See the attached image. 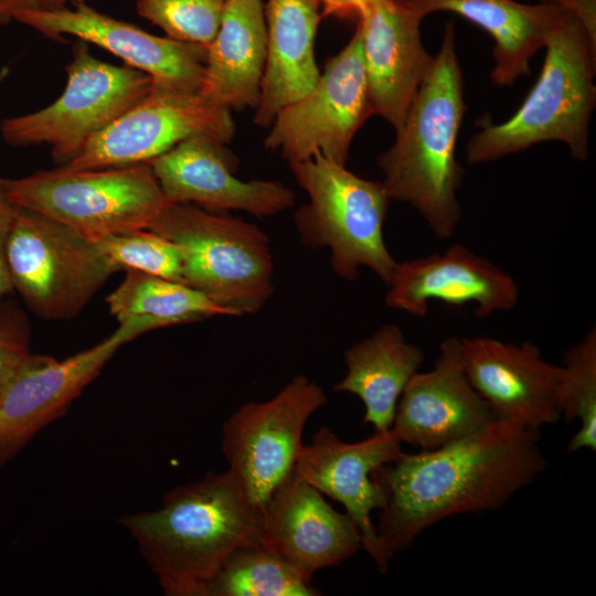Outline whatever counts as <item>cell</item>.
Segmentation results:
<instances>
[{"mask_svg": "<svg viewBox=\"0 0 596 596\" xmlns=\"http://www.w3.org/2000/svg\"><path fill=\"white\" fill-rule=\"evenodd\" d=\"M547 467L540 430L499 421L433 450L402 453L372 475L385 494L381 543L393 556L447 518L500 508Z\"/></svg>", "mask_w": 596, "mask_h": 596, "instance_id": "obj_1", "label": "cell"}, {"mask_svg": "<svg viewBox=\"0 0 596 596\" xmlns=\"http://www.w3.org/2000/svg\"><path fill=\"white\" fill-rule=\"evenodd\" d=\"M167 596H203L207 583L237 549L260 543L263 510L230 471L166 493L162 505L123 517Z\"/></svg>", "mask_w": 596, "mask_h": 596, "instance_id": "obj_2", "label": "cell"}, {"mask_svg": "<svg viewBox=\"0 0 596 596\" xmlns=\"http://www.w3.org/2000/svg\"><path fill=\"white\" fill-rule=\"evenodd\" d=\"M465 110L455 24L448 21L402 128L376 159L389 198L417 210L440 240L450 238L461 219L457 192L464 169L455 149Z\"/></svg>", "mask_w": 596, "mask_h": 596, "instance_id": "obj_3", "label": "cell"}, {"mask_svg": "<svg viewBox=\"0 0 596 596\" xmlns=\"http://www.w3.org/2000/svg\"><path fill=\"white\" fill-rule=\"evenodd\" d=\"M541 74L520 108L494 124L485 114L466 146V161L498 160L543 141H562L572 158L588 157V130L596 105V40L582 21L564 11L545 39Z\"/></svg>", "mask_w": 596, "mask_h": 596, "instance_id": "obj_4", "label": "cell"}, {"mask_svg": "<svg viewBox=\"0 0 596 596\" xmlns=\"http://www.w3.org/2000/svg\"><path fill=\"white\" fill-rule=\"evenodd\" d=\"M147 230L180 249L182 283L231 316L256 313L272 297L270 242L257 225L191 203L169 202Z\"/></svg>", "mask_w": 596, "mask_h": 596, "instance_id": "obj_5", "label": "cell"}, {"mask_svg": "<svg viewBox=\"0 0 596 596\" xmlns=\"http://www.w3.org/2000/svg\"><path fill=\"white\" fill-rule=\"evenodd\" d=\"M288 164L309 198L294 216L300 240L329 248L339 277L353 281L359 268L366 267L387 286L396 262L383 238L391 201L383 183L363 179L320 152Z\"/></svg>", "mask_w": 596, "mask_h": 596, "instance_id": "obj_6", "label": "cell"}, {"mask_svg": "<svg viewBox=\"0 0 596 596\" xmlns=\"http://www.w3.org/2000/svg\"><path fill=\"white\" fill-rule=\"evenodd\" d=\"M0 185L18 207L50 216L89 240L147 230L169 203L149 162L102 169L58 168Z\"/></svg>", "mask_w": 596, "mask_h": 596, "instance_id": "obj_7", "label": "cell"}, {"mask_svg": "<svg viewBox=\"0 0 596 596\" xmlns=\"http://www.w3.org/2000/svg\"><path fill=\"white\" fill-rule=\"evenodd\" d=\"M6 255L13 289L46 320L75 317L117 272L88 237L18 206Z\"/></svg>", "mask_w": 596, "mask_h": 596, "instance_id": "obj_8", "label": "cell"}, {"mask_svg": "<svg viewBox=\"0 0 596 596\" xmlns=\"http://www.w3.org/2000/svg\"><path fill=\"white\" fill-rule=\"evenodd\" d=\"M65 70L67 83L56 100L40 110L6 118L0 127L9 145L46 143L53 158L64 164L152 89L148 74L97 60L82 40L74 44Z\"/></svg>", "mask_w": 596, "mask_h": 596, "instance_id": "obj_9", "label": "cell"}, {"mask_svg": "<svg viewBox=\"0 0 596 596\" xmlns=\"http://www.w3.org/2000/svg\"><path fill=\"white\" fill-rule=\"evenodd\" d=\"M327 403L321 386L294 376L266 402H248L224 422L222 450L249 500L264 509L294 469L308 418Z\"/></svg>", "mask_w": 596, "mask_h": 596, "instance_id": "obj_10", "label": "cell"}, {"mask_svg": "<svg viewBox=\"0 0 596 596\" xmlns=\"http://www.w3.org/2000/svg\"><path fill=\"white\" fill-rule=\"evenodd\" d=\"M371 117L358 29L331 56L313 88L284 107L269 126L264 147L288 162L320 152L345 166L356 131Z\"/></svg>", "mask_w": 596, "mask_h": 596, "instance_id": "obj_11", "label": "cell"}, {"mask_svg": "<svg viewBox=\"0 0 596 596\" xmlns=\"http://www.w3.org/2000/svg\"><path fill=\"white\" fill-rule=\"evenodd\" d=\"M235 129L231 110L209 104L199 93L152 85L145 98L95 135L63 168L86 170L151 162L191 138L227 145Z\"/></svg>", "mask_w": 596, "mask_h": 596, "instance_id": "obj_12", "label": "cell"}, {"mask_svg": "<svg viewBox=\"0 0 596 596\" xmlns=\"http://www.w3.org/2000/svg\"><path fill=\"white\" fill-rule=\"evenodd\" d=\"M15 21L47 38L73 35L94 43L121 58L127 66L152 78L153 87L196 94L200 92L207 47L170 36H157L130 23L114 19L76 1L52 10L28 11Z\"/></svg>", "mask_w": 596, "mask_h": 596, "instance_id": "obj_13", "label": "cell"}, {"mask_svg": "<svg viewBox=\"0 0 596 596\" xmlns=\"http://www.w3.org/2000/svg\"><path fill=\"white\" fill-rule=\"evenodd\" d=\"M136 337L119 324L97 344L64 360L32 354L0 394V465L64 415L116 351Z\"/></svg>", "mask_w": 596, "mask_h": 596, "instance_id": "obj_14", "label": "cell"}, {"mask_svg": "<svg viewBox=\"0 0 596 596\" xmlns=\"http://www.w3.org/2000/svg\"><path fill=\"white\" fill-rule=\"evenodd\" d=\"M402 443L391 428L358 441L344 443L322 426L311 443L301 445L295 461L296 472L321 493L340 502L356 523L362 549L384 574L392 555L384 549L371 513L385 501L373 472L403 453Z\"/></svg>", "mask_w": 596, "mask_h": 596, "instance_id": "obj_15", "label": "cell"}, {"mask_svg": "<svg viewBox=\"0 0 596 596\" xmlns=\"http://www.w3.org/2000/svg\"><path fill=\"white\" fill-rule=\"evenodd\" d=\"M466 375L496 421L540 430L561 416L562 365L543 359L532 342L460 338Z\"/></svg>", "mask_w": 596, "mask_h": 596, "instance_id": "obj_16", "label": "cell"}, {"mask_svg": "<svg viewBox=\"0 0 596 596\" xmlns=\"http://www.w3.org/2000/svg\"><path fill=\"white\" fill-rule=\"evenodd\" d=\"M370 115L398 131L434 56L409 0H366L358 15Z\"/></svg>", "mask_w": 596, "mask_h": 596, "instance_id": "obj_17", "label": "cell"}, {"mask_svg": "<svg viewBox=\"0 0 596 596\" xmlns=\"http://www.w3.org/2000/svg\"><path fill=\"white\" fill-rule=\"evenodd\" d=\"M226 145L191 138L149 162L169 202L191 203L212 213L244 211L273 216L294 206L291 189L278 181H243L238 160Z\"/></svg>", "mask_w": 596, "mask_h": 596, "instance_id": "obj_18", "label": "cell"}, {"mask_svg": "<svg viewBox=\"0 0 596 596\" xmlns=\"http://www.w3.org/2000/svg\"><path fill=\"white\" fill-rule=\"evenodd\" d=\"M260 544L307 581L362 549L353 519L328 504L295 468L277 485L263 509Z\"/></svg>", "mask_w": 596, "mask_h": 596, "instance_id": "obj_19", "label": "cell"}, {"mask_svg": "<svg viewBox=\"0 0 596 596\" xmlns=\"http://www.w3.org/2000/svg\"><path fill=\"white\" fill-rule=\"evenodd\" d=\"M496 418L470 384L460 338L439 345L434 368L416 372L402 392L392 429L401 443L433 450L472 435Z\"/></svg>", "mask_w": 596, "mask_h": 596, "instance_id": "obj_20", "label": "cell"}, {"mask_svg": "<svg viewBox=\"0 0 596 596\" xmlns=\"http://www.w3.org/2000/svg\"><path fill=\"white\" fill-rule=\"evenodd\" d=\"M519 296V286L509 274L462 244H454L444 253L396 263L384 300L389 308L416 317L427 315L430 300L473 304V315L485 319L512 310Z\"/></svg>", "mask_w": 596, "mask_h": 596, "instance_id": "obj_21", "label": "cell"}, {"mask_svg": "<svg viewBox=\"0 0 596 596\" xmlns=\"http://www.w3.org/2000/svg\"><path fill=\"white\" fill-rule=\"evenodd\" d=\"M321 14L316 0H268L266 61L253 123L268 128L287 105L309 93L320 71L315 39Z\"/></svg>", "mask_w": 596, "mask_h": 596, "instance_id": "obj_22", "label": "cell"}, {"mask_svg": "<svg viewBox=\"0 0 596 596\" xmlns=\"http://www.w3.org/2000/svg\"><path fill=\"white\" fill-rule=\"evenodd\" d=\"M267 29L260 0H226L207 46L199 95L228 110L256 108L266 61Z\"/></svg>", "mask_w": 596, "mask_h": 596, "instance_id": "obj_23", "label": "cell"}, {"mask_svg": "<svg viewBox=\"0 0 596 596\" xmlns=\"http://www.w3.org/2000/svg\"><path fill=\"white\" fill-rule=\"evenodd\" d=\"M425 18L449 11L480 26L493 39L494 65L491 79L511 86L531 74L530 60L545 45V39L565 9L556 3L525 4L514 0H409Z\"/></svg>", "mask_w": 596, "mask_h": 596, "instance_id": "obj_24", "label": "cell"}, {"mask_svg": "<svg viewBox=\"0 0 596 596\" xmlns=\"http://www.w3.org/2000/svg\"><path fill=\"white\" fill-rule=\"evenodd\" d=\"M424 360L422 348L406 341L400 327L385 323L344 351L348 371L334 390L360 397L363 423L383 433L392 428L398 398Z\"/></svg>", "mask_w": 596, "mask_h": 596, "instance_id": "obj_25", "label": "cell"}, {"mask_svg": "<svg viewBox=\"0 0 596 596\" xmlns=\"http://www.w3.org/2000/svg\"><path fill=\"white\" fill-rule=\"evenodd\" d=\"M121 284L107 296L119 324L145 332L215 316H231L201 291L180 281L127 269Z\"/></svg>", "mask_w": 596, "mask_h": 596, "instance_id": "obj_26", "label": "cell"}, {"mask_svg": "<svg viewBox=\"0 0 596 596\" xmlns=\"http://www.w3.org/2000/svg\"><path fill=\"white\" fill-rule=\"evenodd\" d=\"M320 593L260 543L234 551L207 583L203 596H315Z\"/></svg>", "mask_w": 596, "mask_h": 596, "instance_id": "obj_27", "label": "cell"}, {"mask_svg": "<svg viewBox=\"0 0 596 596\" xmlns=\"http://www.w3.org/2000/svg\"><path fill=\"white\" fill-rule=\"evenodd\" d=\"M560 390L561 416L581 426L571 438L567 451L596 450V329H589L583 339L571 345L563 356Z\"/></svg>", "mask_w": 596, "mask_h": 596, "instance_id": "obj_28", "label": "cell"}, {"mask_svg": "<svg viewBox=\"0 0 596 596\" xmlns=\"http://www.w3.org/2000/svg\"><path fill=\"white\" fill-rule=\"evenodd\" d=\"M92 241L117 272L134 269L182 283L180 249L149 230L107 234Z\"/></svg>", "mask_w": 596, "mask_h": 596, "instance_id": "obj_29", "label": "cell"}, {"mask_svg": "<svg viewBox=\"0 0 596 596\" xmlns=\"http://www.w3.org/2000/svg\"><path fill=\"white\" fill-rule=\"evenodd\" d=\"M226 0H137V11L167 36L207 47L219 30Z\"/></svg>", "mask_w": 596, "mask_h": 596, "instance_id": "obj_30", "label": "cell"}, {"mask_svg": "<svg viewBox=\"0 0 596 596\" xmlns=\"http://www.w3.org/2000/svg\"><path fill=\"white\" fill-rule=\"evenodd\" d=\"M29 343L23 313L13 305L0 304V394L32 355Z\"/></svg>", "mask_w": 596, "mask_h": 596, "instance_id": "obj_31", "label": "cell"}, {"mask_svg": "<svg viewBox=\"0 0 596 596\" xmlns=\"http://www.w3.org/2000/svg\"><path fill=\"white\" fill-rule=\"evenodd\" d=\"M15 212L17 206L9 201L0 185V297L13 290L6 252Z\"/></svg>", "mask_w": 596, "mask_h": 596, "instance_id": "obj_32", "label": "cell"}, {"mask_svg": "<svg viewBox=\"0 0 596 596\" xmlns=\"http://www.w3.org/2000/svg\"><path fill=\"white\" fill-rule=\"evenodd\" d=\"M51 10L46 0H0V24L28 11Z\"/></svg>", "mask_w": 596, "mask_h": 596, "instance_id": "obj_33", "label": "cell"}, {"mask_svg": "<svg viewBox=\"0 0 596 596\" xmlns=\"http://www.w3.org/2000/svg\"><path fill=\"white\" fill-rule=\"evenodd\" d=\"M322 7L321 15L358 18L366 0H316Z\"/></svg>", "mask_w": 596, "mask_h": 596, "instance_id": "obj_34", "label": "cell"}, {"mask_svg": "<svg viewBox=\"0 0 596 596\" xmlns=\"http://www.w3.org/2000/svg\"><path fill=\"white\" fill-rule=\"evenodd\" d=\"M66 1L68 0H46L49 6L51 7V10L63 7ZM72 1L76 2V1H83V0H72Z\"/></svg>", "mask_w": 596, "mask_h": 596, "instance_id": "obj_35", "label": "cell"}, {"mask_svg": "<svg viewBox=\"0 0 596 596\" xmlns=\"http://www.w3.org/2000/svg\"><path fill=\"white\" fill-rule=\"evenodd\" d=\"M8 74V68H2L0 72V83L4 79Z\"/></svg>", "mask_w": 596, "mask_h": 596, "instance_id": "obj_36", "label": "cell"}, {"mask_svg": "<svg viewBox=\"0 0 596 596\" xmlns=\"http://www.w3.org/2000/svg\"><path fill=\"white\" fill-rule=\"evenodd\" d=\"M549 0H541V2H547Z\"/></svg>", "mask_w": 596, "mask_h": 596, "instance_id": "obj_37", "label": "cell"}]
</instances>
